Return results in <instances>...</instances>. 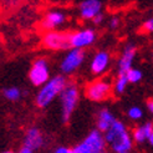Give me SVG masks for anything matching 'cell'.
Instances as JSON below:
<instances>
[{"label": "cell", "mask_w": 153, "mask_h": 153, "mask_svg": "<svg viewBox=\"0 0 153 153\" xmlns=\"http://www.w3.org/2000/svg\"><path fill=\"white\" fill-rule=\"evenodd\" d=\"M107 147L116 153H128L133 149V137L123 122L117 121L105 133Z\"/></svg>", "instance_id": "6da1fadb"}, {"label": "cell", "mask_w": 153, "mask_h": 153, "mask_svg": "<svg viewBox=\"0 0 153 153\" xmlns=\"http://www.w3.org/2000/svg\"><path fill=\"white\" fill-rule=\"evenodd\" d=\"M65 76L66 75H64V74L56 75L41 86L40 91L36 94V97H35V103L39 108L48 107L56 97L60 96L61 91L67 85V80Z\"/></svg>", "instance_id": "7a4b0ae2"}, {"label": "cell", "mask_w": 153, "mask_h": 153, "mask_svg": "<svg viewBox=\"0 0 153 153\" xmlns=\"http://www.w3.org/2000/svg\"><path fill=\"white\" fill-rule=\"evenodd\" d=\"M59 97L61 103V121L62 123H67L71 120V116L80 100L79 86L75 82H67Z\"/></svg>", "instance_id": "3957f363"}, {"label": "cell", "mask_w": 153, "mask_h": 153, "mask_svg": "<svg viewBox=\"0 0 153 153\" xmlns=\"http://www.w3.org/2000/svg\"><path fill=\"white\" fill-rule=\"evenodd\" d=\"M107 148L105 134L100 129L91 131L81 143L72 148V153H103Z\"/></svg>", "instance_id": "277c9868"}, {"label": "cell", "mask_w": 153, "mask_h": 153, "mask_svg": "<svg viewBox=\"0 0 153 153\" xmlns=\"http://www.w3.org/2000/svg\"><path fill=\"white\" fill-rule=\"evenodd\" d=\"M113 92V86L108 79H97L86 86L85 94L88 100L94 102L106 101Z\"/></svg>", "instance_id": "5b68a950"}, {"label": "cell", "mask_w": 153, "mask_h": 153, "mask_svg": "<svg viewBox=\"0 0 153 153\" xmlns=\"http://www.w3.org/2000/svg\"><path fill=\"white\" fill-rule=\"evenodd\" d=\"M70 35L71 33L57 31V30H48L42 36L44 48L53 51H66L71 49L70 45Z\"/></svg>", "instance_id": "8992f818"}, {"label": "cell", "mask_w": 153, "mask_h": 153, "mask_svg": "<svg viewBox=\"0 0 153 153\" xmlns=\"http://www.w3.org/2000/svg\"><path fill=\"white\" fill-rule=\"evenodd\" d=\"M83 61H85V51H83V49L71 48L61 60L60 70L64 75H71L79 70Z\"/></svg>", "instance_id": "52a82bcc"}, {"label": "cell", "mask_w": 153, "mask_h": 153, "mask_svg": "<svg viewBox=\"0 0 153 153\" xmlns=\"http://www.w3.org/2000/svg\"><path fill=\"white\" fill-rule=\"evenodd\" d=\"M29 79L31 83L36 87H41L44 83L50 80V68L48 61L44 57L36 59L29 71Z\"/></svg>", "instance_id": "ba28073f"}, {"label": "cell", "mask_w": 153, "mask_h": 153, "mask_svg": "<svg viewBox=\"0 0 153 153\" xmlns=\"http://www.w3.org/2000/svg\"><path fill=\"white\" fill-rule=\"evenodd\" d=\"M44 146V136L41 131L36 127H30L21 142V146L19 148L20 153H34L36 151L41 149Z\"/></svg>", "instance_id": "9c48e42d"}, {"label": "cell", "mask_w": 153, "mask_h": 153, "mask_svg": "<svg viewBox=\"0 0 153 153\" xmlns=\"http://www.w3.org/2000/svg\"><path fill=\"white\" fill-rule=\"evenodd\" d=\"M96 31L94 29H81L77 31H74L70 35V45L71 48L75 49H83L90 48L91 45H94L96 41Z\"/></svg>", "instance_id": "30bf717a"}, {"label": "cell", "mask_w": 153, "mask_h": 153, "mask_svg": "<svg viewBox=\"0 0 153 153\" xmlns=\"http://www.w3.org/2000/svg\"><path fill=\"white\" fill-rule=\"evenodd\" d=\"M101 10V0H82L79 5V14L82 20H92Z\"/></svg>", "instance_id": "8fae6325"}, {"label": "cell", "mask_w": 153, "mask_h": 153, "mask_svg": "<svg viewBox=\"0 0 153 153\" xmlns=\"http://www.w3.org/2000/svg\"><path fill=\"white\" fill-rule=\"evenodd\" d=\"M111 64V55L107 51H98L92 57L90 64V70L92 75H102L107 71Z\"/></svg>", "instance_id": "7c38bea8"}, {"label": "cell", "mask_w": 153, "mask_h": 153, "mask_svg": "<svg viewBox=\"0 0 153 153\" xmlns=\"http://www.w3.org/2000/svg\"><path fill=\"white\" fill-rule=\"evenodd\" d=\"M66 22V15L65 13L60 10H51L45 14V16L41 20V27L44 30H55L56 27L61 26Z\"/></svg>", "instance_id": "4fadbf2b"}, {"label": "cell", "mask_w": 153, "mask_h": 153, "mask_svg": "<svg viewBox=\"0 0 153 153\" xmlns=\"http://www.w3.org/2000/svg\"><path fill=\"white\" fill-rule=\"evenodd\" d=\"M137 53V49L133 45H127V46L122 51V55L118 59V64H117V72L118 74H127L128 70L132 68V64L133 60L136 57Z\"/></svg>", "instance_id": "5bb4252c"}, {"label": "cell", "mask_w": 153, "mask_h": 153, "mask_svg": "<svg viewBox=\"0 0 153 153\" xmlns=\"http://www.w3.org/2000/svg\"><path fill=\"white\" fill-rule=\"evenodd\" d=\"M116 122V117L107 110V108H102L97 114V120H96V128L100 129L101 132H106L111 128V126Z\"/></svg>", "instance_id": "9a60e30c"}, {"label": "cell", "mask_w": 153, "mask_h": 153, "mask_svg": "<svg viewBox=\"0 0 153 153\" xmlns=\"http://www.w3.org/2000/svg\"><path fill=\"white\" fill-rule=\"evenodd\" d=\"M128 83H129V81L127 79V76L125 74H118L116 81H114V83H113V94L116 96L123 95Z\"/></svg>", "instance_id": "2e32d148"}, {"label": "cell", "mask_w": 153, "mask_h": 153, "mask_svg": "<svg viewBox=\"0 0 153 153\" xmlns=\"http://www.w3.org/2000/svg\"><path fill=\"white\" fill-rule=\"evenodd\" d=\"M3 95H4V97L6 98V100L15 102V101H18L21 98V91H20V88L14 87V86L13 87H6L3 91Z\"/></svg>", "instance_id": "e0dca14e"}, {"label": "cell", "mask_w": 153, "mask_h": 153, "mask_svg": "<svg viewBox=\"0 0 153 153\" xmlns=\"http://www.w3.org/2000/svg\"><path fill=\"white\" fill-rule=\"evenodd\" d=\"M132 137H133V141H134V143H137V144H142L143 142L148 141V138H147L146 133H144V131H143L142 126H140V127H137V128H134V129H133Z\"/></svg>", "instance_id": "ac0fdd59"}, {"label": "cell", "mask_w": 153, "mask_h": 153, "mask_svg": "<svg viewBox=\"0 0 153 153\" xmlns=\"http://www.w3.org/2000/svg\"><path fill=\"white\" fill-rule=\"evenodd\" d=\"M127 79L129 81V83H138L141 80H142V72L138 70V68H131V70H128L127 74Z\"/></svg>", "instance_id": "d6986e66"}, {"label": "cell", "mask_w": 153, "mask_h": 153, "mask_svg": "<svg viewBox=\"0 0 153 153\" xmlns=\"http://www.w3.org/2000/svg\"><path fill=\"white\" fill-rule=\"evenodd\" d=\"M127 116H128L129 120H132V121H138L143 116V111L138 106H132L131 108L127 111Z\"/></svg>", "instance_id": "ffe728a7"}, {"label": "cell", "mask_w": 153, "mask_h": 153, "mask_svg": "<svg viewBox=\"0 0 153 153\" xmlns=\"http://www.w3.org/2000/svg\"><path fill=\"white\" fill-rule=\"evenodd\" d=\"M142 30L144 33H153V18H149L148 20L143 22Z\"/></svg>", "instance_id": "44dd1931"}, {"label": "cell", "mask_w": 153, "mask_h": 153, "mask_svg": "<svg viewBox=\"0 0 153 153\" xmlns=\"http://www.w3.org/2000/svg\"><path fill=\"white\" fill-rule=\"evenodd\" d=\"M120 24H121V21H120V19L117 16H113V18L110 19V29L116 30V29L120 27Z\"/></svg>", "instance_id": "7402d4cb"}, {"label": "cell", "mask_w": 153, "mask_h": 153, "mask_svg": "<svg viewBox=\"0 0 153 153\" xmlns=\"http://www.w3.org/2000/svg\"><path fill=\"white\" fill-rule=\"evenodd\" d=\"M103 20H105V15H103L102 13H98L91 21L94 22V25H100V24H102V21H103Z\"/></svg>", "instance_id": "603a6c76"}, {"label": "cell", "mask_w": 153, "mask_h": 153, "mask_svg": "<svg viewBox=\"0 0 153 153\" xmlns=\"http://www.w3.org/2000/svg\"><path fill=\"white\" fill-rule=\"evenodd\" d=\"M55 153H72V148H68V147H65V146H60V147H56Z\"/></svg>", "instance_id": "cb8c5ba5"}, {"label": "cell", "mask_w": 153, "mask_h": 153, "mask_svg": "<svg viewBox=\"0 0 153 153\" xmlns=\"http://www.w3.org/2000/svg\"><path fill=\"white\" fill-rule=\"evenodd\" d=\"M147 108H148V111L153 114V98H151V100L147 101Z\"/></svg>", "instance_id": "d4e9b609"}, {"label": "cell", "mask_w": 153, "mask_h": 153, "mask_svg": "<svg viewBox=\"0 0 153 153\" xmlns=\"http://www.w3.org/2000/svg\"><path fill=\"white\" fill-rule=\"evenodd\" d=\"M148 143L151 144V146L153 147V133L151 134V137H149V138H148Z\"/></svg>", "instance_id": "484cf974"}, {"label": "cell", "mask_w": 153, "mask_h": 153, "mask_svg": "<svg viewBox=\"0 0 153 153\" xmlns=\"http://www.w3.org/2000/svg\"><path fill=\"white\" fill-rule=\"evenodd\" d=\"M152 60H153V53H152Z\"/></svg>", "instance_id": "4316f807"}]
</instances>
